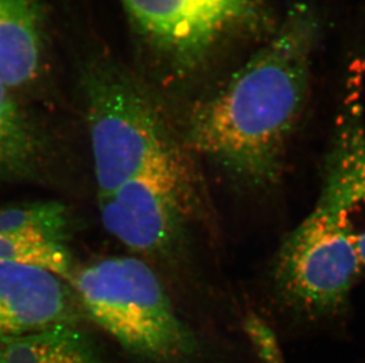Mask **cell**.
Listing matches in <instances>:
<instances>
[{"instance_id":"3957f363","label":"cell","mask_w":365,"mask_h":363,"mask_svg":"<svg viewBox=\"0 0 365 363\" xmlns=\"http://www.w3.org/2000/svg\"><path fill=\"white\" fill-rule=\"evenodd\" d=\"M82 84L98 197L147 169L186 158L148 93L113 63H90Z\"/></svg>"},{"instance_id":"9c48e42d","label":"cell","mask_w":365,"mask_h":363,"mask_svg":"<svg viewBox=\"0 0 365 363\" xmlns=\"http://www.w3.org/2000/svg\"><path fill=\"white\" fill-rule=\"evenodd\" d=\"M69 224V215L61 203L0 208V262L31 264L68 278L71 269L66 246Z\"/></svg>"},{"instance_id":"8fae6325","label":"cell","mask_w":365,"mask_h":363,"mask_svg":"<svg viewBox=\"0 0 365 363\" xmlns=\"http://www.w3.org/2000/svg\"><path fill=\"white\" fill-rule=\"evenodd\" d=\"M0 363H104L88 336L73 325L0 336Z\"/></svg>"},{"instance_id":"7a4b0ae2","label":"cell","mask_w":365,"mask_h":363,"mask_svg":"<svg viewBox=\"0 0 365 363\" xmlns=\"http://www.w3.org/2000/svg\"><path fill=\"white\" fill-rule=\"evenodd\" d=\"M73 287L90 319L130 353L156 363H186L197 357L195 334L145 261H97L78 271Z\"/></svg>"},{"instance_id":"30bf717a","label":"cell","mask_w":365,"mask_h":363,"mask_svg":"<svg viewBox=\"0 0 365 363\" xmlns=\"http://www.w3.org/2000/svg\"><path fill=\"white\" fill-rule=\"evenodd\" d=\"M43 18L37 0H0V82L9 89L31 84L41 68Z\"/></svg>"},{"instance_id":"277c9868","label":"cell","mask_w":365,"mask_h":363,"mask_svg":"<svg viewBox=\"0 0 365 363\" xmlns=\"http://www.w3.org/2000/svg\"><path fill=\"white\" fill-rule=\"evenodd\" d=\"M362 270L348 237L318 201L282 244L273 264V285L293 312L323 319L346 308Z\"/></svg>"},{"instance_id":"6da1fadb","label":"cell","mask_w":365,"mask_h":363,"mask_svg":"<svg viewBox=\"0 0 365 363\" xmlns=\"http://www.w3.org/2000/svg\"><path fill=\"white\" fill-rule=\"evenodd\" d=\"M318 35L314 7H289L272 37L190 107L187 149L244 191L262 194L279 184L291 135L307 107Z\"/></svg>"},{"instance_id":"52a82bcc","label":"cell","mask_w":365,"mask_h":363,"mask_svg":"<svg viewBox=\"0 0 365 363\" xmlns=\"http://www.w3.org/2000/svg\"><path fill=\"white\" fill-rule=\"evenodd\" d=\"M365 60L348 66L324 164L319 202L334 217L365 270Z\"/></svg>"},{"instance_id":"8992f818","label":"cell","mask_w":365,"mask_h":363,"mask_svg":"<svg viewBox=\"0 0 365 363\" xmlns=\"http://www.w3.org/2000/svg\"><path fill=\"white\" fill-rule=\"evenodd\" d=\"M192 174L187 158L165 162L98 197L104 228L136 253H179L194 192Z\"/></svg>"},{"instance_id":"ba28073f","label":"cell","mask_w":365,"mask_h":363,"mask_svg":"<svg viewBox=\"0 0 365 363\" xmlns=\"http://www.w3.org/2000/svg\"><path fill=\"white\" fill-rule=\"evenodd\" d=\"M73 294L45 268L0 262V336L73 325Z\"/></svg>"},{"instance_id":"7c38bea8","label":"cell","mask_w":365,"mask_h":363,"mask_svg":"<svg viewBox=\"0 0 365 363\" xmlns=\"http://www.w3.org/2000/svg\"><path fill=\"white\" fill-rule=\"evenodd\" d=\"M41 149L38 135L14 98L0 82V174H17L35 162Z\"/></svg>"},{"instance_id":"5b68a950","label":"cell","mask_w":365,"mask_h":363,"mask_svg":"<svg viewBox=\"0 0 365 363\" xmlns=\"http://www.w3.org/2000/svg\"><path fill=\"white\" fill-rule=\"evenodd\" d=\"M131 24L178 78L200 73L228 41L251 28L259 0H122Z\"/></svg>"}]
</instances>
